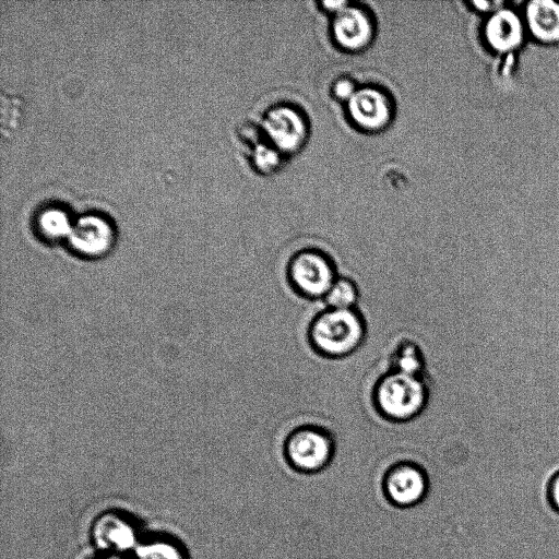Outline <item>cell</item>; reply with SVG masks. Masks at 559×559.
I'll list each match as a JSON object with an SVG mask.
<instances>
[{
	"label": "cell",
	"instance_id": "15",
	"mask_svg": "<svg viewBox=\"0 0 559 559\" xmlns=\"http://www.w3.org/2000/svg\"><path fill=\"white\" fill-rule=\"evenodd\" d=\"M358 299V289L348 278H336L330 290L324 296L328 308L354 309Z\"/></svg>",
	"mask_w": 559,
	"mask_h": 559
},
{
	"label": "cell",
	"instance_id": "6",
	"mask_svg": "<svg viewBox=\"0 0 559 559\" xmlns=\"http://www.w3.org/2000/svg\"><path fill=\"white\" fill-rule=\"evenodd\" d=\"M286 454L292 464L302 471H316L326 464L332 454V441L321 428L300 427L286 440Z\"/></svg>",
	"mask_w": 559,
	"mask_h": 559
},
{
	"label": "cell",
	"instance_id": "20",
	"mask_svg": "<svg viewBox=\"0 0 559 559\" xmlns=\"http://www.w3.org/2000/svg\"><path fill=\"white\" fill-rule=\"evenodd\" d=\"M548 497L551 506L559 511V472H557L549 481Z\"/></svg>",
	"mask_w": 559,
	"mask_h": 559
},
{
	"label": "cell",
	"instance_id": "22",
	"mask_svg": "<svg viewBox=\"0 0 559 559\" xmlns=\"http://www.w3.org/2000/svg\"><path fill=\"white\" fill-rule=\"evenodd\" d=\"M94 559H132V557L130 558L129 556L123 555L99 554Z\"/></svg>",
	"mask_w": 559,
	"mask_h": 559
},
{
	"label": "cell",
	"instance_id": "9",
	"mask_svg": "<svg viewBox=\"0 0 559 559\" xmlns=\"http://www.w3.org/2000/svg\"><path fill=\"white\" fill-rule=\"evenodd\" d=\"M264 129L280 150H297L305 141L307 129L304 118L290 107L272 109L264 119Z\"/></svg>",
	"mask_w": 559,
	"mask_h": 559
},
{
	"label": "cell",
	"instance_id": "1",
	"mask_svg": "<svg viewBox=\"0 0 559 559\" xmlns=\"http://www.w3.org/2000/svg\"><path fill=\"white\" fill-rule=\"evenodd\" d=\"M309 336L317 350L326 356L341 357L361 344L365 324L355 309L328 308L311 323Z\"/></svg>",
	"mask_w": 559,
	"mask_h": 559
},
{
	"label": "cell",
	"instance_id": "8",
	"mask_svg": "<svg viewBox=\"0 0 559 559\" xmlns=\"http://www.w3.org/2000/svg\"><path fill=\"white\" fill-rule=\"evenodd\" d=\"M521 12L528 38L542 45L559 44V1L531 0Z\"/></svg>",
	"mask_w": 559,
	"mask_h": 559
},
{
	"label": "cell",
	"instance_id": "2",
	"mask_svg": "<svg viewBox=\"0 0 559 559\" xmlns=\"http://www.w3.org/2000/svg\"><path fill=\"white\" fill-rule=\"evenodd\" d=\"M427 401V388L419 376L391 371L374 389V402L389 419L407 420L416 416Z\"/></svg>",
	"mask_w": 559,
	"mask_h": 559
},
{
	"label": "cell",
	"instance_id": "17",
	"mask_svg": "<svg viewBox=\"0 0 559 559\" xmlns=\"http://www.w3.org/2000/svg\"><path fill=\"white\" fill-rule=\"evenodd\" d=\"M506 2L499 1V0H491V1H472L469 4L472 8L477 11L478 13H483L485 16L489 15L493 11L501 8Z\"/></svg>",
	"mask_w": 559,
	"mask_h": 559
},
{
	"label": "cell",
	"instance_id": "13",
	"mask_svg": "<svg viewBox=\"0 0 559 559\" xmlns=\"http://www.w3.org/2000/svg\"><path fill=\"white\" fill-rule=\"evenodd\" d=\"M132 559H188L183 547L173 538L154 536L143 538Z\"/></svg>",
	"mask_w": 559,
	"mask_h": 559
},
{
	"label": "cell",
	"instance_id": "10",
	"mask_svg": "<svg viewBox=\"0 0 559 559\" xmlns=\"http://www.w3.org/2000/svg\"><path fill=\"white\" fill-rule=\"evenodd\" d=\"M348 102L350 117L364 129L379 130L390 120L389 102L378 90H358Z\"/></svg>",
	"mask_w": 559,
	"mask_h": 559
},
{
	"label": "cell",
	"instance_id": "14",
	"mask_svg": "<svg viewBox=\"0 0 559 559\" xmlns=\"http://www.w3.org/2000/svg\"><path fill=\"white\" fill-rule=\"evenodd\" d=\"M72 224L66 212L59 209H48L41 212L37 219V230L47 241L69 238Z\"/></svg>",
	"mask_w": 559,
	"mask_h": 559
},
{
	"label": "cell",
	"instance_id": "12",
	"mask_svg": "<svg viewBox=\"0 0 559 559\" xmlns=\"http://www.w3.org/2000/svg\"><path fill=\"white\" fill-rule=\"evenodd\" d=\"M385 488L391 499L399 504H411L425 492L424 474L412 464H400L392 468L385 480Z\"/></svg>",
	"mask_w": 559,
	"mask_h": 559
},
{
	"label": "cell",
	"instance_id": "16",
	"mask_svg": "<svg viewBox=\"0 0 559 559\" xmlns=\"http://www.w3.org/2000/svg\"><path fill=\"white\" fill-rule=\"evenodd\" d=\"M394 371L419 376L423 369V357L413 343H404L394 354Z\"/></svg>",
	"mask_w": 559,
	"mask_h": 559
},
{
	"label": "cell",
	"instance_id": "19",
	"mask_svg": "<svg viewBox=\"0 0 559 559\" xmlns=\"http://www.w3.org/2000/svg\"><path fill=\"white\" fill-rule=\"evenodd\" d=\"M334 92L337 97L342 99H350L353 95L356 93L354 90V85L350 81L341 80L334 86Z\"/></svg>",
	"mask_w": 559,
	"mask_h": 559
},
{
	"label": "cell",
	"instance_id": "7",
	"mask_svg": "<svg viewBox=\"0 0 559 559\" xmlns=\"http://www.w3.org/2000/svg\"><path fill=\"white\" fill-rule=\"evenodd\" d=\"M68 240L75 253L95 259L106 255L112 249L115 233L105 218L84 215L72 225Z\"/></svg>",
	"mask_w": 559,
	"mask_h": 559
},
{
	"label": "cell",
	"instance_id": "11",
	"mask_svg": "<svg viewBox=\"0 0 559 559\" xmlns=\"http://www.w3.org/2000/svg\"><path fill=\"white\" fill-rule=\"evenodd\" d=\"M333 34L342 47L357 50L370 41L372 26L369 17L362 10L345 7L336 13L333 22Z\"/></svg>",
	"mask_w": 559,
	"mask_h": 559
},
{
	"label": "cell",
	"instance_id": "5",
	"mask_svg": "<svg viewBox=\"0 0 559 559\" xmlns=\"http://www.w3.org/2000/svg\"><path fill=\"white\" fill-rule=\"evenodd\" d=\"M288 276L295 288L310 298H324L336 280L332 262L314 250L297 253L289 262Z\"/></svg>",
	"mask_w": 559,
	"mask_h": 559
},
{
	"label": "cell",
	"instance_id": "4",
	"mask_svg": "<svg viewBox=\"0 0 559 559\" xmlns=\"http://www.w3.org/2000/svg\"><path fill=\"white\" fill-rule=\"evenodd\" d=\"M481 33L486 47L497 55L519 51L528 38L521 10L507 2L485 16Z\"/></svg>",
	"mask_w": 559,
	"mask_h": 559
},
{
	"label": "cell",
	"instance_id": "3",
	"mask_svg": "<svg viewBox=\"0 0 559 559\" xmlns=\"http://www.w3.org/2000/svg\"><path fill=\"white\" fill-rule=\"evenodd\" d=\"M93 545L100 554L129 556L141 540L138 524L126 513L109 510L98 514L90 530Z\"/></svg>",
	"mask_w": 559,
	"mask_h": 559
},
{
	"label": "cell",
	"instance_id": "18",
	"mask_svg": "<svg viewBox=\"0 0 559 559\" xmlns=\"http://www.w3.org/2000/svg\"><path fill=\"white\" fill-rule=\"evenodd\" d=\"M255 159L259 166L270 168L275 165L277 157L274 151L262 147L257 152Z\"/></svg>",
	"mask_w": 559,
	"mask_h": 559
},
{
	"label": "cell",
	"instance_id": "21",
	"mask_svg": "<svg viewBox=\"0 0 559 559\" xmlns=\"http://www.w3.org/2000/svg\"><path fill=\"white\" fill-rule=\"evenodd\" d=\"M325 9L334 11L335 13H338L341 10H343L346 7V2L344 1H334V2H323L322 3Z\"/></svg>",
	"mask_w": 559,
	"mask_h": 559
}]
</instances>
